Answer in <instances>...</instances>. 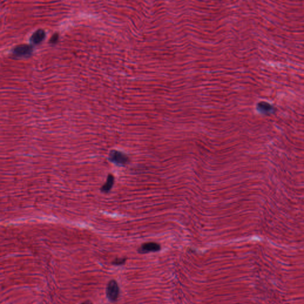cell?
Segmentation results:
<instances>
[{
	"label": "cell",
	"instance_id": "obj_1",
	"mask_svg": "<svg viewBox=\"0 0 304 304\" xmlns=\"http://www.w3.org/2000/svg\"><path fill=\"white\" fill-rule=\"evenodd\" d=\"M109 161L116 165L119 166H125L128 164L129 159L122 152L116 150H113L110 151L109 154Z\"/></svg>",
	"mask_w": 304,
	"mask_h": 304
},
{
	"label": "cell",
	"instance_id": "obj_2",
	"mask_svg": "<svg viewBox=\"0 0 304 304\" xmlns=\"http://www.w3.org/2000/svg\"><path fill=\"white\" fill-rule=\"evenodd\" d=\"M119 289L116 281L114 280L109 281L106 289V295L108 299L112 302L116 301L119 296Z\"/></svg>",
	"mask_w": 304,
	"mask_h": 304
},
{
	"label": "cell",
	"instance_id": "obj_3",
	"mask_svg": "<svg viewBox=\"0 0 304 304\" xmlns=\"http://www.w3.org/2000/svg\"><path fill=\"white\" fill-rule=\"evenodd\" d=\"M33 51L32 47L29 45L23 44L16 47L13 51V53L18 57H28Z\"/></svg>",
	"mask_w": 304,
	"mask_h": 304
},
{
	"label": "cell",
	"instance_id": "obj_4",
	"mask_svg": "<svg viewBox=\"0 0 304 304\" xmlns=\"http://www.w3.org/2000/svg\"><path fill=\"white\" fill-rule=\"evenodd\" d=\"M161 249V245L156 242H147L143 244L138 249L140 253H147L150 252H156Z\"/></svg>",
	"mask_w": 304,
	"mask_h": 304
},
{
	"label": "cell",
	"instance_id": "obj_5",
	"mask_svg": "<svg viewBox=\"0 0 304 304\" xmlns=\"http://www.w3.org/2000/svg\"><path fill=\"white\" fill-rule=\"evenodd\" d=\"M45 38V33L44 31L42 29H39L36 31L32 35L31 41L34 44H38L41 43Z\"/></svg>",
	"mask_w": 304,
	"mask_h": 304
},
{
	"label": "cell",
	"instance_id": "obj_6",
	"mask_svg": "<svg viewBox=\"0 0 304 304\" xmlns=\"http://www.w3.org/2000/svg\"><path fill=\"white\" fill-rule=\"evenodd\" d=\"M114 181H115V178H114L112 174H109L105 184H104L103 185V186L102 187V188L100 189L101 191H102L103 193H105L109 192L113 185Z\"/></svg>",
	"mask_w": 304,
	"mask_h": 304
},
{
	"label": "cell",
	"instance_id": "obj_7",
	"mask_svg": "<svg viewBox=\"0 0 304 304\" xmlns=\"http://www.w3.org/2000/svg\"><path fill=\"white\" fill-rule=\"evenodd\" d=\"M125 258H116L113 261V264L115 265H121V264H124L125 263Z\"/></svg>",
	"mask_w": 304,
	"mask_h": 304
},
{
	"label": "cell",
	"instance_id": "obj_8",
	"mask_svg": "<svg viewBox=\"0 0 304 304\" xmlns=\"http://www.w3.org/2000/svg\"><path fill=\"white\" fill-rule=\"evenodd\" d=\"M58 39V35H54L53 37H52V39H51V42H55L57 41Z\"/></svg>",
	"mask_w": 304,
	"mask_h": 304
},
{
	"label": "cell",
	"instance_id": "obj_9",
	"mask_svg": "<svg viewBox=\"0 0 304 304\" xmlns=\"http://www.w3.org/2000/svg\"><path fill=\"white\" fill-rule=\"evenodd\" d=\"M81 304H92V303L91 302H90L89 300H87V301H85L83 303H81Z\"/></svg>",
	"mask_w": 304,
	"mask_h": 304
}]
</instances>
